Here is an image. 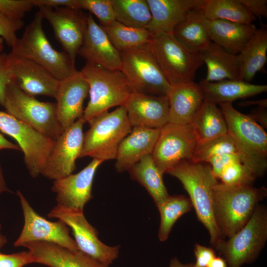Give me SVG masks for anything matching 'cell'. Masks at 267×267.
Returning a JSON list of instances; mask_svg holds the SVG:
<instances>
[{"label": "cell", "mask_w": 267, "mask_h": 267, "mask_svg": "<svg viewBox=\"0 0 267 267\" xmlns=\"http://www.w3.org/2000/svg\"><path fill=\"white\" fill-rule=\"evenodd\" d=\"M267 196V189L264 186L227 185L218 182L213 189V210L223 239L239 231Z\"/></svg>", "instance_id": "6da1fadb"}, {"label": "cell", "mask_w": 267, "mask_h": 267, "mask_svg": "<svg viewBox=\"0 0 267 267\" xmlns=\"http://www.w3.org/2000/svg\"><path fill=\"white\" fill-rule=\"evenodd\" d=\"M178 178L189 196L197 219L208 230L210 242L215 246L223 240L213 214V192L219 182L210 165L192 161L180 162L166 172Z\"/></svg>", "instance_id": "7a4b0ae2"}, {"label": "cell", "mask_w": 267, "mask_h": 267, "mask_svg": "<svg viewBox=\"0 0 267 267\" xmlns=\"http://www.w3.org/2000/svg\"><path fill=\"white\" fill-rule=\"evenodd\" d=\"M228 134L233 139L241 162L256 178L267 169V134L264 128L248 115L235 109L231 102L219 104Z\"/></svg>", "instance_id": "3957f363"}, {"label": "cell", "mask_w": 267, "mask_h": 267, "mask_svg": "<svg viewBox=\"0 0 267 267\" xmlns=\"http://www.w3.org/2000/svg\"><path fill=\"white\" fill-rule=\"evenodd\" d=\"M43 19L39 11L36 13L10 52L39 64L60 81L78 71L65 51H57L52 46L43 29Z\"/></svg>", "instance_id": "277c9868"}, {"label": "cell", "mask_w": 267, "mask_h": 267, "mask_svg": "<svg viewBox=\"0 0 267 267\" xmlns=\"http://www.w3.org/2000/svg\"><path fill=\"white\" fill-rule=\"evenodd\" d=\"M80 71L89 86V99L82 116L85 123L112 107L124 105L133 92L121 70L86 62Z\"/></svg>", "instance_id": "5b68a950"}, {"label": "cell", "mask_w": 267, "mask_h": 267, "mask_svg": "<svg viewBox=\"0 0 267 267\" xmlns=\"http://www.w3.org/2000/svg\"><path fill=\"white\" fill-rule=\"evenodd\" d=\"M88 123L80 157L89 156L102 162L115 159L119 144L132 129L125 107L104 112Z\"/></svg>", "instance_id": "8992f818"}, {"label": "cell", "mask_w": 267, "mask_h": 267, "mask_svg": "<svg viewBox=\"0 0 267 267\" xmlns=\"http://www.w3.org/2000/svg\"><path fill=\"white\" fill-rule=\"evenodd\" d=\"M148 45L171 87L194 81L204 64L199 52L188 50L172 33L152 34Z\"/></svg>", "instance_id": "52a82bcc"}, {"label": "cell", "mask_w": 267, "mask_h": 267, "mask_svg": "<svg viewBox=\"0 0 267 267\" xmlns=\"http://www.w3.org/2000/svg\"><path fill=\"white\" fill-rule=\"evenodd\" d=\"M267 240V210L258 204L247 223L227 240L214 247L226 261L228 267H241L253 263Z\"/></svg>", "instance_id": "ba28073f"}, {"label": "cell", "mask_w": 267, "mask_h": 267, "mask_svg": "<svg viewBox=\"0 0 267 267\" xmlns=\"http://www.w3.org/2000/svg\"><path fill=\"white\" fill-rule=\"evenodd\" d=\"M3 107L6 113L54 140L63 132L57 118L56 103L27 94L13 80L7 86Z\"/></svg>", "instance_id": "9c48e42d"}, {"label": "cell", "mask_w": 267, "mask_h": 267, "mask_svg": "<svg viewBox=\"0 0 267 267\" xmlns=\"http://www.w3.org/2000/svg\"><path fill=\"white\" fill-rule=\"evenodd\" d=\"M120 70L133 92L168 95L171 86L166 79L148 44L120 52Z\"/></svg>", "instance_id": "30bf717a"}, {"label": "cell", "mask_w": 267, "mask_h": 267, "mask_svg": "<svg viewBox=\"0 0 267 267\" xmlns=\"http://www.w3.org/2000/svg\"><path fill=\"white\" fill-rule=\"evenodd\" d=\"M198 140L191 124L168 123L160 129L151 154L153 159L163 175L183 161H192Z\"/></svg>", "instance_id": "8fae6325"}, {"label": "cell", "mask_w": 267, "mask_h": 267, "mask_svg": "<svg viewBox=\"0 0 267 267\" xmlns=\"http://www.w3.org/2000/svg\"><path fill=\"white\" fill-rule=\"evenodd\" d=\"M0 131L17 141L23 152L24 162L30 175L33 178L40 175L55 140L1 111Z\"/></svg>", "instance_id": "7c38bea8"}, {"label": "cell", "mask_w": 267, "mask_h": 267, "mask_svg": "<svg viewBox=\"0 0 267 267\" xmlns=\"http://www.w3.org/2000/svg\"><path fill=\"white\" fill-rule=\"evenodd\" d=\"M64 222L72 230L80 251L109 266L119 256L120 246H109L98 237L97 230L86 219L83 211H75L56 205L47 214Z\"/></svg>", "instance_id": "4fadbf2b"}, {"label": "cell", "mask_w": 267, "mask_h": 267, "mask_svg": "<svg viewBox=\"0 0 267 267\" xmlns=\"http://www.w3.org/2000/svg\"><path fill=\"white\" fill-rule=\"evenodd\" d=\"M24 215V223L20 235L14 243L15 247L23 246L31 242L53 243L70 250L79 249L69 235V227L63 221L51 222L39 215L31 207L27 199L17 191Z\"/></svg>", "instance_id": "5bb4252c"}, {"label": "cell", "mask_w": 267, "mask_h": 267, "mask_svg": "<svg viewBox=\"0 0 267 267\" xmlns=\"http://www.w3.org/2000/svg\"><path fill=\"white\" fill-rule=\"evenodd\" d=\"M84 123L81 117L54 141L41 175L55 180L72 174L76 168L75 161L83 148Z\"/></svg>", "instance_id": "9a60e30c"}, {"label": "cell", "mask_w": 267, "mask_h": 267, "mask_svg": "<svg viewBox=\"0 0 267 267\" xmlns=\"http://www.w3.org/2000/svg\"><path fill=\"white\" fill-rule=\"evenodd\" d=\"M39 11L47 20L60 43L71 61L75 63L82 45L87 27L88 15L80 9L66 7L52 8L40 6Z\"/></svg>", "instance_id": "2e32d148"}, {"label": "cell", "mask_w": 267, "mask_h": 267, "mask_svg": "<svg viewBox=\"0 0 267 267\" xmlns=\"http://www.w3.org/2000/svg\"><path fill=\"white\" fill-rule=\"evenodd\" d=\"M102 163L93 159L78 173L54 180L51 189L56 194L57 205L67 209L83 211L85 205L92 197L94 175Z\"/></svg>", "instance_id": "e0dca14e"}, {"label": "cell", "mask_w": 267, "mask_h": 267, "mask_svg": "<svg viewBox=\"0 0 267 267\" xmlns=\"http://www.w3.org/2000/svg\"><path fill=\"white\" fill-rule=\"evenodd\" d=\"M7 61L12 80L24 92L55 97L59 81L45 68L11 52L7 54Z\"/></svg>", "instance_id": "ac0fdd59"}, {"label": "cell", "mask_w": 267, "mask_h": 267, "mask_svg": "<svg viewBox=\"0 0 267 267\" xmlns=\"http://www.w3.org/2000/svg\"><path fill=\"white\" fill-rule=\"evenodd\" d=\"M89 86L80 71L59 82L55 98L57 120L64 131L83 114Z\"/></svg>", "instance_id": "d6986e66"}, {"label": "cell", "mask_w": 267, "mask_h": 267, "mask_svg": "<svg viewBox=\"0 0 267 267\" xmlns=\"http://www.w3.org/2000/svg\"><path fill=\"white\" fill-rule=\"evenodd\" d=\"M132 127L161 129L169 123L167 96L133 92L124 105Z\"/></svg>", "instance_id": "ffe728a7"}, {"label": "cell", "mask_w": 267, "mask_h": 267, "mask_svg": "<svg viewBox=\"0 0 267 267\" xmlns=\"http://www.w3.org/2000/svg\"><path fill=\"white\" fill-rule=\"evenodd\" d=\"M87 62L101 67L120 70V52L113 45L101 25L91 13L88 15L87 27L78 53Z\"/></svg>", "instance_id": "44dd1931"}, {"label": "cell", "mask_w": 267, "mask_h": 267, "mask_svg": "<svg viewBox=\"0 0 267 267\" xmlns=\"http://www.w3.org/2000/svg\"><path fill=\"white\" fill-rule=\"evenodd\" d=\"M23 247L28 248L35 263L49 267H109L79 250H71L53 243L31 242Z\"/></svg>", "instance_id": "7402d4cb"}, {"label": "cell", "mask_w": 267, "mask_h": 267, "mask_svg": "<svg viewBox=\"0 0 267 267\" xmlns=\"http://www.w3.org/2000/svg\"><path fill=\"white\" fill-rule=\"evenodd\" d=\"M160 129L134 127L118 148L115 167L118 173L128 171L144 156L151 154Z\"/></svg>", "instance_id": "603a6c76"}, {"label": "cell", "mask_w": 267, "mask_h": 267, "mask_svg": "<svg viewBox=\"0 0 267 267\" xmlns=\"http://www.w3.org/2000/svg\"><path fill=\"white\" fill-rule=\"evenodd\" d=\"M205 0H146L151 14L147 27L152 34L172 33L192 10L201 7Z\"/></svg>", "instance_id": "cb8c5ba5"}, {"label": "cell", "mask_w": 267, "mask_h": 267, "mask_svg": "<svg viewBox=\"0 0 267 267\" xmlns=\"http://www.w3.org/2000/svg\"><path fill=\"white\" fill-rule=\"evenodd\" d=\"M167 97L169 123L179 125L191 124L205 101L199 84L194 81L172 87Z\"/></svg>", "instance_id": "d4e9b609"}, {"label": "cell", "mask_w": 267, "mask_h": 267, "mask_svg": "<svg viewBox=\"0 0 267 267\" xmlns=\"http://www.w3.org/2000/svg\"><path fill=\"white\" fill-rule=\"evenodd\" d=\"M202 7L191 10L176 25L172 33L180 44L194 52H200L212 42L208 20L205 17Z\"/></svg>", "instance_id": "484cf974"}, {"label": "cell", "mask_w": 267, "mask_h": 267, "mask_svg": "<svg viewBox=\"0 0 267 267\" xmlns=\"http://www.w3.org/2000/svg\"><path fill=\"white\" fill-rule=\"evenodd\" d=\"M204 100L217 105L254 96L267 90L266 85H255L239 80H224L216 82L203 80L198 83Z\"/></svg>", "instance_id": "4316f807"}, {"label": "cell", "mask_w": 267, "mask_h": 267, "mask_svg": "<svg viewBox=\"0 0 267 267\" xmlns=\"http://www.w3.org/2000/svg\"><path fill=\"white\" fill-rule=\"evenodd\" d=\"M212 42L233 54H238L257 28L252 24H240L221 20H208Z\"/></svg>", "instance_id": "83f0119b"}, {"label": "cell", "mask_w": 267, "mask_h": 267, "mask_svg": "<svg viewBox=\"0 0 267 267\" xmlns=\"http://www.w3.org/2000/svg\"><path fill=\"white\" fill-rule=\"evenodd\" d=\"M199 53L207 69L205 81L238 80L240 64L238 54L230 53L213 42Z\"/></svg>", "instance_id": "f1b7e54d"}, {"label": "cell", "mask_w": 267, "mask_h": 267, "mask_svg": "<svg viewBox=\"0 0 267 267\" xmlns=\"http://www.w3.org/2000/svg\"><path fill=\"white\" fill-rule=\"evenodd\" d=\"M240 69L239 80L249 82L265 66L267 61V30L257 29L238 54Z\"/></svg>", "instance_id": "f546056e"}, {"label": "cell", "mask_w": 267, "mask_h": 267, "mask_svg": "<svg viewBox=\"0 0 267 267\" xmlns=\"http://www.w3.org/2000/svg\"><path fill=\"white\" fill-rule=\"evenodd\" d=\"M130 177L147 191L156 206L170 196L164 183L163 174L154 162L151 154L143 157L128 171Z\"/></svg>", "instance_id": "4dcf8cb0"}, {"label": "cell", "mask_w": 267, "mask_h": 267, "mask_svg": "<svg viewBox=\"0 0 267 267\" xmlns=\"http://www.w3.org/2000/svg\"><path fill=\"white\" fill-rule=\"evenodd\" d=\"M198 144L228 134L224 118L213 103L204 101L191 124Z\"/></svg>", "instance_id": "1f68e13d"}, {"label": "cell", "mask_w": 267, "mask_h": 267, "mask_svg": "<svg viewBox=\"0 0 267 267\" xmlns=\"http://www.w3.org/2000/svg\"><path fill=\"white\" fill-rule=\"evenodd\" d=\"M202 9L208 20L252 24L256 19L239 0H205Z\"/></svg>", "instance_id": "d6a6232c"}, {"label": "cell", "mask_w": 267, "mask_h": 267, "mask_svg": "<svg viewBox=\"0 0 267 267\" xmlns=\"http://www.w3.org/2000/svg\"><path fill=\"white\" fill-rule=\"evenodd\" d=\"M102 27L120 52L147 44L152 37L151 32L146 28L128 26L116 20Z\"/></svg>", "instance_id": "836d02e7"}, {"label": "cell", "mask_w": 267, "mask_h": 267, "mask_svg": "<svg viewBox=\"0 0 267 267\" xmlns=\"http://www.w3.org/2000/svg\"><path fill=\"white\" fill-rule=\"evenodd\" d=\"M115 20L128 26L146 28L151 14L146 0H112Z\"/></svg>", "instance_id": "e575fe53"}, {"label": "cell", "mask_w": 267, "mask_h": 267, "mask_svg": "<svg viewBox=\"0 0 267 267\" xmlns=\"http://www.w3.org/2000/svg\"><path fill=\"white\" fill-rule=\"evenodd\" d=\"M156 206L160 215L158 236L161 242L168 239L176 221L193 208L189 198L182 195H170L166 200Z\"/></svg>", "instance_id": "d590c367"}, {"label": "cell", "mask_w": 267, "mask_h": 267, "mask_svg": "<svg viewBox=\"0 0 267 267\" xmlns=\"http://www.w3.org/2000/svg\"><path fill=\"white\" fill-rule=\"evenodd\" d=\"M223 154H238L235 143L228 134L199 143L192 161L206 163L209 158Z\"/></svg>", "instance_id": "8d00e7d4"}, {"label": "cell", "mask_w": 267, "mask_h": 267, "mask_svg": "<svg viewBox=\"0 0 267 267\" xmlns=\"http://www.w3.org/2000/svg\"><path fill=\"white\" fill-rule=\"evenodd\" d=\"M219 178L227 185H253L256 177L246 166L238 161L226 166Z\"/></svg>", "instance_id": "74e56055"}, {"label": "cell", "mask_w": 267, "mask_h": 267, "mask_svg": "<svg viewBox=\"0 0 267 267\" xmlns=\"http://www.w3.org/2000/svg\"><path fill=\"white\" fill-rule=\"evenodd\" d=\"M80 9H85L94 14L101 26H106L115 20L112 0H78Z\"/></svg>", "instance_id": "f35d334b"}, {"label": "cell", "mask_w": 267, "mask_h": 267, "mask_svg": "<svg viewBox=\"0 0 267 267\" xmlns=\"http://www.w3.org/2000/svg\"><path fill=\"white\" fill-rule=\"evenodd\" d=\"M34 6L32 0H0V13L16 19L22 20Z\"/></svg>", "instance_id": "ab89813d"}, {"label": "cell", "mask_w": 267, "mask_h": 267, "mask_svg": "<svg viewBox=\"0 0 267 267\" xmlns=\"http://www.w3.org/2000/svg\"><path fill=\"white\" fill-rule=\"evenodd\" d=\"M24 25L22 20L14 19L0 13V37L5 41L8 46L12 47L18 39L16 32Z\"/></svg>", "instance_id": "60d3db41"}, {"label": "cell", "mask_w": 267, "mask_h": 267, "mask_svg": "<svg viewBox=\"0 0 267 267\" xmlns=\"http://www.w3.org/2000/svg\"><path fill=\"white\" fill-rule=\"evenodd\" d=\"M32 263H35V259L29 251L11 254L0 253V267H23Z\"/></svg>", "instance_id": "b9f144b4"}, {"label": "cell", "mask_w": 267, "mask_h": 267, "mask_svg": "<svg viewBox=\"0 0 267 267\" xmlns=\"http://www.w3.org/2000/svg\"><path fill=\"white\" fill-rule=\"evenodd\" d=\"M238 161H241L238 154H223L209 158L206 163L210 165L215 177L219 178L222 171L226 166Z\"/></svg>", "instance_id": "7bdbcfd3"}, {"label": "cell", "mask_w": 267, "mask_h": 267, "mask_svg": "<svg viewBox=\"0 0 267 267\" xmlns=\"http://www.w3.org/2000/svg\"><path fill=\"white\" fill-rule=\"evenodd\" d=\"M12 80L7 61V53H0V105L3 107L6 89Z\"/></svg>", "instance_id": "ee69618b"}, {"label": "cell", "mask_w": 267, "mask_h": 267, "mask_svg": "<svg viewBox=\"0 0 267 267\" xmlns=\"http://www.w3.org/2000/svg\"><path fill=\"white\" fill-rule=\"evenodd\" d=\"M196 261L195 267H207L211 260L216 257L215 251L210 247L196 244L194 249Z\"/></svg>", "instance_id": "f6af8a7d"}, {"label": "cell", "mask_w": 267, "mask_h": 267, "mask_svg": "<svg viewBox=\"0 0 267 267\" xmlns=\"http://www.w3.org/2000/svg\"><path fill=\"white\" fill-rule=\"evenodd\" d=\"M256 18L267 17V0H239Z\"/></svg>", "instance_id": "bcb514c9"}, {"label": "cell", "mask_w": 267, "mask_h": 267, "mask_svg": "<svg viewBox=\"0 0 267 267\" xmlns=\"http://www.w3.org/2000/svg\"><path fill=\"white\" fill-rule=\"evenodd\" d=\"M32 1L34 6L37 7L45 6L52 8L66 7L80 9L78 0H32Z\"/></svg>", "instance_id": "7dc6e473"}, {"label": "cell", "mask_w": 267, "mask_h": 267, "mask_svg": "<svg viewBox=\"0 0 267 267\" xmlns=\"http://www.w3.org/2000/svg\"><path fill=\"white\" fill-rule=\"evenodd\" d=\"M248 115L263 128H267V113L266 108L258 107Z\"/></svg>", "instance_id": "c3c4849f"}, {"label": "cell", "mask_w": 267, "mask_h": 267, "mask_svg": "<svg viewBox=\"0 0 267 267\" xmlns=\"http://www.w3.org/2000/svg\"><path fill=\"white\" fill-rule=\"evenodd\" d=\"M4 149L21 150L18 145L9 141L0 133V150Z\"/></svg>", "instance_id": "681fc988"}, {"label": "cell", "mask_w": 267, "mask_h": 267, "mask_svg": "<svg viewBox=\"0 0 267 267\" xmlns=\"http://www.w3.org/2000/svg\"><path fill=\"white\" fill-rule=\"evenodd\" d=\"M207 267H228L227 263L222 257H215L209 263Z\"/></svg>", "instance_id": "f907efd6"}, {"label": "cell", "mask_w": 267, "mask_h": 267, "mask_svg": "<svg viewBox=\"0 0 267 267\" xmlns=\"http://www.w3.org/2000/svg\"><path fill=\"white\" fill-rule=\"evenodd\" d=\"M239 105L241 106H247L249 105H256L258 107L267 108V99H264L258 100L254 101H242L239 103Z\"/></svg>", "instance_id": "816d5d0a"}, {"label": "cell", "mask_w": 267, "mask_h": 267, "mask_svg": "<svg viewBox=\"0 0 267 267\" xmlns=\"http://www.w3.org/2000/svg\"><path fill=\"white\" fill-rule=\"evenodd\" d=\"M169 267H195L194 264H183L179 260L174 257L170 262Z\"/></svg>", "instance_id": "f5cc1de1"}, {"label": "cell", "mask_w": 267, "mask_h": 267, "mask_svg": "<svg viewBox=\"0 0 267 267\" xmlns=\"http://www.w3.org/2000/svg\"><path fill=\"white\" fill-rule=\"evenodd\" d=\"M5 191L10 192V190L6 185L0 165V193Z\"/></svg>", "instance_id": "db71d44e"}, {"label": "cell", "mask_w": 267, "mask_h": 267, "mask_svg": "<svg viewBox=\"0 0 267 267\" xmlns=\"http://www.w3.org/2000/svg\"><path fill=\"white\" fill-rule=\"evenodd\" d=\"M1 225L0 224V230ZM7 243V240L6 237L1 234L0 232V249L3 247Z\"/></svg>", "instance_id": "11a10c76"}, {"label": "cell", "mask_w": 267, "mask_h": 267, "mask_svg": "<svg viewBox=\"0 0 267 267\" xmlns=\"http://www.w3.org/2000/svg\"><path fill=\"white\" fill-rule=\"evenodd\" d=\"M3 47V39L0 37V53L2 51Z\"/></svg>", "instance_id": "9f6ffc18"}]
</instances>
